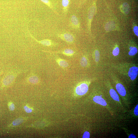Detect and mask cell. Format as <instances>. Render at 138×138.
I'll return each mask as SVG.
<instances>
[{"label":"cell","mask_w":138,"mask_h":138,"mask_svg":"<svg viewBox=\"0 0 138 138\" xmlns=\"http://www.w3.org/2000/svg\"><path fill=\"white\" fill-rule=\"evenodd\" d=\"M93 55L95 61L96 63H98L99 61L100 58V55L99 51L98 50H96L94 52Z\"/></svg>","instance_id":"obj_20"},{"label":"cell","mask_w":138,"mask_h":138,"mask_svg":"<svg viewBox=\"0 0 138 138\" xmlns=\"http://www.w3.org/2000/svg\"><path fill=\"white\" fill-rule=\"evenodd\" d=\"M41 1L45 3L51 8L52 9V7L49 0H40Z\"/></svg>","instance_id":"obj_24"},{"label":"cell","mask_w":138,"mask_h":138,"mask_svg":"<svg viewBox=\"0 0 138 138\" xmlns=\"http://www.w3.org/2000/svg\"><path fill=\"white\" fill-rule=\"evenodd\" d=\"M15 79L13 75H10L7 76L4 79L3 84L5 86H8L11 84Z\"/></svg>","instance_id":"obj_8"},{"label":"cell","mask_w":138,"mask_h":138,"mask_svg":"<svg viewBox=\"0 0 138 138\" xmlns=\"http://www.w3.org/2000/svg\"><path fill=\"white\" fill-rule=\"evenodd\" d=\"M128 138H136V136L134 135L131 134L129 135Z\"/></svg>","instance_id":"obj_28"},{"label":"cell","mask_w":138,"mask_h":138,"mask_svg":"<svg viewBox=\"0 0 138 138\" xmlns=\"http://www.w3.org/2000/svg\"><path fill=\"white\" fill-rule=\"evenodd\" d=\"M24 109L25 111L28 113H31L32 112V109L27 106H24Z\"/></svg>","instance_id":"obj_22"},{"label":"cell","mask_w":138,"mask_h":138,"mask_svg":"<svg viewBox=\"0 0 138 138\" xmlns=\"http://www.w3.org/2000/svg\"><path fill=\"white\" fill-rule=\"evenodd\" d=\"M54 53L62 54L66 55L67 56H72L75 54V52L71 49H67L61 51L54 52H48Z\"/></svg>","instance_id":"obj_6"},{"label":"cell","mask_w":138,"mask_h":138,"mask_svg":"<svg viewBox=\"0 0 138 138\" xmlns=\"http://www.w3.org/2000/svg\"><path fill=\"white\" fill-rule=\"evenodd\" d=\"M93 101L98 104L104 106H106L107 103L106 101L101 96H96L93 99Z\"/></svg>","instance_id":"obj_7"},{"label":"cell","mask_w":138,"mask_h":138,"mask_svg":"<svg viewBox=\"0 0 138 138\" xmlns=\"http://www.w3.org/2000/svg\"><path fill=\"white\" fill-rule=\"evenodd\" d=\"M27 118L20 117L14 121L11 124V127H15L18 126L25 121Z\"/></svg>","instance_id":"obj_11"},{"label":"cell","mask_w":138,"mask_h":138,"mask_svg":"<svg viewBox=\"0 0 138 138\" xmlns=\"http://www.w3.org/2000/svg\"><path fill=\"white\" fill-rule=\"evenodd\" d=\"M70 24L71 27L75 29H79L80 27V24L78 19L75 15H72L71 17Z\"/></svg>","instance_id":"obj_5"},{"label":"cell","mask_w":138,"mask_h":138,"mask_svg":"<svg viewBox=\"0 0 138 138\" xmlns=\"http://www.w3.org/2000/svg\"><path fill=\"white\" fill-rule=\"evenodd\" d=\"M115 68L121 76L125 79L134 81L138 77V67L136 64L122 63L116 65Z\"/></svg>","instance_id":"obj_1"},{"label":"cell","mask_w":138,"mask_h":138,"mask_svg":"<svg viewBox=\"0 0 138 138\" xmlns=\"http://www.w3.org/2000/svg\"><path fill=\"white\" fill-rule=\"evenodd\" d=\"M110 87L109 93L110 96L114 100L119 102V97L118 94L113 88H111V86Z\"/></svg>","instance_id":"obj_10"},{"label":"cell","mask_w":138,"mask_h":138,"mask_svg":"<svg viewBox=\"0 0 138 138\" xmlns=\"http://www.w3.org/2000/svg\"><path fill=\"white\" fill-rule=\"evenodd\" d=\"M80 63V65L83 67H88L89 65V62L87 57L86 56H83L81 59Z\"/></svg>","instance_id":"obj_14"},{"label":"cell","mask_w":138,"mask_h":138,"mask_svg":"<svg viewBox=\"0 0 138 138\" xmlns=\"http://www.w3.org/2000/svg\"><path fill=\"white\" fill-rule=\"evenodd\" d=\"M90 135L89 133L87 132H85L83 136V138H89Z\"/></svg>","instance_id":"obj_25"},{"label":"cell","mask_w":138,"mask_h":138,"mask_svg":"<svg viewBox=\"0 0 138 138\" xmlns=\"http://www.w3.org/2000/svg\"><path fill=\"white\" fill-rule=\"evenodd\" d=\"M29 81L32 84H36L38 82L39 79L37 76L33 75L30 77L29 79Z\"/></svg>","instance_id":"obj_19"},{"label":"cell","mask_w":138,"mask_h":138,"mask_svg":"<svg viewBox=\"0 0 138 138\" xmlns=\"http://www.w3.org/2000/svg\"><path fill=\"white\" fill-rule=\"evenodd\" d=\"M38 42L43 45L47 46H50L53 44L52 41L49 39H45L38 41Z\"/></svg>","instance_id":"obj_18"},{"label":"cell","mask_w":138,"mask_h":138,"mask_svg":"<svg viewBox=\"0 0 138 138\" xmlns=\"http://www.w3.org/2000/svg\"><path fill=\"white\" fill-rule=\"evenodd\" d=\"M9 109L12 111L14 110L15 108L14 104L12 102H9Z\"/></svg>","instance_id":"obj_23"},{"label":"cell","mask_w":138,"mask_h":138,"mask_svg":"<svg viewBox=\"0 0 138 138\" xmlns=\"http://www.w3.org/2000/svg\"><path fill=\"white\" fill-rule=\"evenodd\" d=\"M134 113L135 115L136 116L138 115V105L137 104L134 110Z\"/></svg>","instance_id":"obj_26"},{"label":"cell","mask_w":138,"mask_h":138,"mask_svg":"<svg viewBox=\"0 0 138 138\" xmlns=\"http://www.w3.org/2000/svg\"><path fill=\"white\" fill-rule=\"evenodd\" d=\"M134 31L136 35L138 36V27L137 26H135L134 28Z\"/></svg>","instance_id":"obj_27"},{"label":"cell","mask_w":138,"mask_h":138,"mask_svg":"<svg viewBox=\"0 0 138 138\" xmlns=\"http://www.w3.org/2000/svg\"><path fill=\"white\" fill-rule=\"evenodd\" d=\"M121 9L123 12L126 15L129 13L130 11V6L127 2L123 3L121 6Z\"/></svg>","instance_id":"obj_17"},{"label":"cell","mask_w":138,"mask_h":138,"mask_svg":"<svg viewBox=\"0 0 138 138\" xmlns=\"http://www.w3.org/2000/svg\"><path fill=\"white\" fill-rule=\"evenodd\" d=\"M116 25L114 22H108L105 26V29L107 31H110L114 30L116 28Z\"/></svg>","instance_id":"obj_13"},{"label":"cell","mask_w":138,"mask_h":138,"mask_svg":"<svg viewBox=\"0 0 138 138\" xmlns=\"http://www.w3.org/2000/svg\"><path fill=\"white\" fill-rule=\"evenodd\" d=\"M111 76L112 79L115 82V87L117 92L122 96H126V89L120 82L116 75L113 73H111Z\"/></svg>","instance_id":"obj_2"},{"label":"cell","mask_w":138,"mask_h":138,"mask_svg":"<svg viewBox=\"0 0 138 138\" xmlns=\"http://www.w3.org/2000/svg\"><path fill=\"white\" fill-rule=\"evenodd\" d=\"M56 60L58 65L62 68H66L69 66L68 62L64 59L57 58L56 59Z\"/></svg>","instance_id":"obj_12"},{"label":"cell","mask_w":138,"mask_h":138,"mask_svg":"<svg viewBox=\"0 0 138 138\" xmlns=\"http://www.w3.org/2000/svg\"><path fill=\"white\" fill-rule=\"evenodd\" d=\"M95 3L91 7L88 13V18L89 21L93 19L96 11V7Z\"/></svg>","instance_id":"obj_9"},{"label":"cell","mask_w":138,"mask_h":138,"mask_svg":"<svg viewBox=\"0 0 138 138\" xmlns=\"http://www.w3.org/2000/svg\"><path fill=\"white\" fill-rule=\"evenodd\" d=\"M129 51L128 53L129 56H133L135 55L138 53L137 48L135 46H131L129 48Z\"/></svg>","instance_id":"obj_15"},{"label":"cell","mask_w":138,"mask_h":138,"mask_svg":"<svg viewBox=\"0 0 138 138\" xmlns=\"http://www.w3.org/2000/svg\"><path fill=\"white\" fill-rule=\"evenodd\" d=\"M120 52V49L118 47H116L113 51L112 53L113 56H116L119 54Z\"/></svg>","instance_id":"obj_21"},{"label":"cell","mask_w":138,"mask_h":138,"mask_svg":"<svg viewBox=\"0 0 138 138\" xmlns=\"http://www.w3.org/2000/svg\"><path fill=\"white\" fill-rule=\"evenodd\" d=\"M86 81L82 82L76 87L75 91L79 95H83L85 94L88 91V83Z\"/></svg>","instance_id":"obj_3"},{"label":"cell","mask_w":138,"mask_h":138,"mask_svg":"<svg viewBox=\"0 0 138 138\" xmlns=\"http://www.w3.org/2000/svg\"><path fill=\"white\" fill-rule=\"evenodd\" d=\"M70 1L69 0H63L62 1V5L64 13L66 14L67 13Z\"/></svg>","instance_id":"obj_16"},{"label":"cell","mask_w":138,"mask_h":138,"mask_svg":"<svg viewBox=\"0 0 138 138\" xmlns=\"http://www.w3.org/2000/svg\"><path fill=\"white\" fill-rule=\"evenodd\" d=\"M58 36L60 38L68 43H73L75 40L74 35L69 33H66L59 34Z\"/></svg>","instance_id":"obj_4"}]
</instances>
